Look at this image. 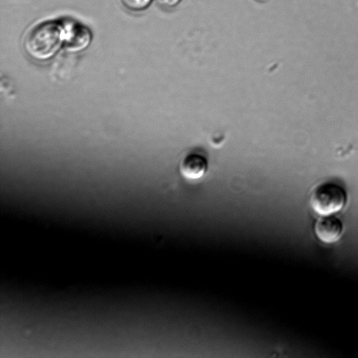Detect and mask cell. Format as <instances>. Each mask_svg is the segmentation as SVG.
Wrapping results in <instances>:
<instances>
[{"instance_id": "6da1fadb", "label": "cell", "mask_w": 358, "mask_h": 358, "mask_svg": "<svg viewBox=\"0 0 358 358\" xmlns=\"http://www.w3.org/2000/svg\"><path fill=\"white\" fill-rule=\"evenodd\" d=\"M64 36L62 20H45L27 31L22 41L23 49L33 59L46 61L64 47Z\"/></svg>"}, {"instance_id": "7a4b0ae2", "label": "cell", "mask_w": 358, "mask_h": 358, "mask_svg": "<svg viewBox=\"0 0 358 358\" xmlns=\"http://www.w3.org/2000/svg\"><path fill=\"white\" fill-rule=\"evenodd\" d=\"M348 198L347 192L342 185L327 181L313 189L309 203L315 213L323 216L341 211L347 204Z\"/></svg>"}, {"instance_id": "3957f363", "label": "cell", "mask_w": 358, "mask_h": 358, "mask_svg": "<svg viewBox=\"0 0 358 358\" xmlns=\"http://www.w3.org/2000/svg\"><path fill=\"white\" fill-rule=\"evenodd\" d=\"M64 27V48L69 52H80L86 50L92 41L91 29L83 23L73 20H62Z\"/></svg>"}, {"instance_id": "277c9868", "label": "cell", "mask_w": 358, "mask_h": 358, "mask_svg": "<svg viewBox=\"0 0 358 358\" xmlns=\"http://www.w3.org/2000/svg\"><path fill=\"white\" fill-rule=\"evenodd\" d=\"M314 231L321 242L331 244L337 242L342 236L344 224L335 214L323 215L316 222Z\"/></svg>"}, {"instance_id": "5b68a950", "label": "cell", "mask_w": 358, "mask_h": 358, "mask_svg": "<svg viewBox=\"0 0 358 358\" xmlns=\"http://www.w3.org/2000/svg\"><path fill=\"white\" fill-rule=\"evenodd\" d=\"M208 162L205 155L191 152L182 157L179 165L182 176L191 180L201 178L207 171Z\"/></svg>"}, {"instance_id": "8992f818", "label": "cell", "mask_w": 358, "mask_h": 358, "mask_svg": "<svg viewBox=\"0 0 358 358\" xmlns=\"http://www.w3.org/2000/svg\"><path fill=\"white\" fill-rule=\"evenodd\" d=\"M127 10L140 12L145 10L151 4L152 0H120Z\"/></svg>"}, {"instance_id": "52a82bcc", "label": "cell", "mask_w": 358, "mask_h": 358, "mask_svg": "<svg viewBox=\"0 0 358 358\" xmlns=\"http://www.w3.org/2000/svg\"><path fill=\"white\" fill-rule=\"evenodd\" d=\"M182 0H157V3L165 8H173L177 6Z\"/></svg>"}]
</instances>
